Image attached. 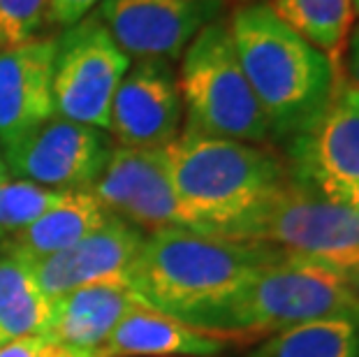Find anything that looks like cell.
<instances>
[{
	"mask_svg": "<svg viewBox=\"0 0 359 357\" xmlns=\"http://www.w3.org/2000/svg\"><path fill=\"white\" fill-rule=\"evenodd\" d=\"M49 26V0H0V49L42 37Z\"/></svg>",
	"mask_w": 359,
	"mask_h": 357,
	"instance_id": "obj_22",
	"label": "cell"
},
{
	"mask_svg": "<svg viewBox=\"0 0 359 357\" xmlns=\"http://www.w3.org/2000/svg\"><path fill=\"white\" fill-rule=\"evenodd\" d=\"M88 193L111 216L140 230L190 227V218L174 193L163 149H130L114 144L102 174Z\"/></svg>",
	"mask_w": 359,
	"mask_h": 357,
	"instance_id": "obj_10",
	"label": "cell"
},
{
	"mask_svg": "<svg viewBox=\"0 0 359 357\" xmlns=\"http://www.w3.org/2000/svg\"><path fill=\"white\" fill-rule=\"evenodd\" d=\"M183 102L174 63L140 58L130 63L109 112L114 144L130 149H165L179 137Z\"/></svg>",
	"mask_w": 359,
	"mask_h": 357,
	"instance_id": "obj_12",
	"label": "cell"
},
{
	"mask_svg": "<svg viewBox=\"0 0 359 357\" xmlns=\"http://www.w3.org/2000/svg\"><path fill=\"white\" fill-rule=\"evenodd\" d=\"M65 193L37 186L33 181L7 179L0 184V244L28 227L63 200Z\"/></svg>",
	"mask_w": 359,
	"mask_h": 357,
	"instance_id": "obj_21",
	"label": "cell"
},
{
	"mask_svg": "<svg viewBox=\"0 0 359 357\" xmlns=\"http://www.w3.org/2000/svg\"><path fill=\"white\" fill-rule=\"evenodd\" d=\"M144 307L126 276L77 288L53 302V314L42 332L49 344L74 351H97L130 311Z\"/></svg>",
	"mask_w": 359,
	"mask_h": 357,
	"instance_id": "obj_15",
	"label": "cell"
},
{
	"mask_svg": "<svg viewBox=\"0 0 359 357\" xmlns=\"http://www.w3.org/2000/svg\"><path fill=\"white\" fill-rule=\"evenodd\" d=\"M271 12L334 63L343 56L355 24L353 0H269Z\"/></svg>",
	"mask_w": 359,
	"mask_h": 357,
	"instance_id": "obj_20",
	"label": "cell"
},
{
	"mask_svg": "<svg viewBox=\"0 0 359 357\" xmlns=\"http://www.w3.org/2000/svg\"><path fill=\"white\" fill-rule=\"evenodd\" d=\"M227 30L271 140H294L323 119L339 88L334 60L257 3L236 5Z\"/></svg>",
	"mask_w": 359,
	"mask_h": 357,
	"instance_id": "obj_1",
	"label": "cell"
},
{
	"mask_svg": "<svg viewBox=\"0 0 359 357\" xmlns=\"http://www.w3.org/2000/svg\"><path fill=\"white\" fill-rule=\"evenodd\" d=\"M53 37L0 49V151L24 140L56 114Z\"/></svg>",
	"mask_w": 359,
	"mask_h": 357,
	"instance_id": "obj_14",
	"label": "cell"
},
{
	"mask_svg": "<svg viewBox=\"0 0 359 357\" xmlns=\"http://www.w3.org/2000/svg\"><path fill=\"white\" fill-rule=\"evenodd\" d=\"M53 109L56 116L109 130V112L130 58L97 17L88 12L53 37Z\"/></svg>",
	"mask_w": 359,
	"mask_h": 357,
	"instance_id": "obj_7",
	"label": "cell"
},
{
	"mask_svg": "<svg viewBox=\"0 0 359 357\" xmlns=\"http://www.w3.org/2000/svg\"><path fill=\"white\" fill-rule=\"evenodd\" d=\"M186 133L264 147L271 130L241 70L227 21H216L188 44L177 72Z\"/></svg>",
	"mask_w": 359,
	"mask_h": 357,
	"instance_id": "obj_5",
	"label": "cell"
},
{
	"mask_svg": "<svg viewBox=\"0 0 359 357\" xmlns=\"http://www.w3.org/2000/svg\"><path fill=\"white\" fill-rule=\"evenodd\" d=\"M100 0H49V26L67 28L77 24L88 12L95 10Z\"/></svg>",
	"mask_w": 359,
	"mask_h": 357,
	"instance_id": "obj_24",
	"label": "cell"
},
{
	"mask_svg": "<svg viewBox=\"0 0 359 357\" xmlns=\"http://www.w3.org/2000/svg\"><path fill=\"white\" fill-rule=\"evenodd\" d=\"M114 151L107 130L53 116L3 151L7 172L58 193L88 191Z\"/></svg>",
	"mask_w": 359,
	"mask_h": 357,
	"instance_id": "obj_8",
	"label": "cell"
},
{
	"mask_svg": "<svg viewBox=\"0 0 359 357\" xmlns=\"http://www.w3.org/2000/svg\"><path fill=\"white\" fill-rule=\"evenodd\" d=\"M60 357H100L97 351H74V348H67V351Z\"/></svg>",
	"mask_w": 359,
	"mask_h": 357,
	"instance_id": "obj_27",
	"label": "cell"
},
{
	"mask_svg": "<svg viewBox=\"0 0 359 357\" xmlns=\"http://www.w3.org/2000/svg\"><path fill=\"white\" fill-rule=\"evenodd\" d=\"M353 10H355V19H359V0H353Z\"/></svg>",
	"mask_w": 359,
	"mask_h": 357,
	"instance_id": "obj_29",
	"label": "cell"
},
{
	"mask_svg": "<svg viewBox=\"0 0 359 357\" xmlns=\"http://www.w3.org/2000/svg\"><path fill=\"white\" fill-rule=\"evenodd\" d=\"M230 0H100L97 17L130 58L179 60L197 33L223 21Z\"/></svg>",
	"mask_w": 359,
	"mask_h": 357,
	"instance_id": "obj_9",
	"label": "cell"
},
{
	"mask_svg": "<svg viewBox=\"0 0 359 357\" xmlns=\"http://www.w3.org/2000/svg\"><path fill=\"white\" fill-rule=\"evenodd\" d=\"M236 5H246V3H257V0H234Z\"/></svg>",
	"mask_w": 359,
	"mask_h": 357,
	"instance_id": "obj_30",
	"label": "cell"
},
{
	"mask_svg": "<svg viewBox=\"0 0 359 357\" xmlns=\"http://www.w3.org/2000/svg\"><path fill=\"white\" fill-rule=\"evenodd\" d=\"M287 172L294 184L325 197L359 184V88L341 81L323 119L287 142Z\"/></svg>",
	"mask_w": 359,
	"mask_h": 357,
	"instance_id": "obj_11",
	"label": "cell"
},
{
	"mask_svg": "<svg viewBox=\"0 0 359 357\" xmlns=\"http://www.w3.org/2000/svg\"><path fill=\"white\" fill-rule=\"evenodd\" d=\"M325 318L359 323V288L316 262L283 253L190 328L220 339L269 337L292 325Z\"/></svg>",
	"mask_w": 359,
	"mask_h": 357,
	"instance_id": "obj_4",
	"label": "cell"
},
{
	"mask_svg": "<svg viewBox=\"0 0 359 357\" xmlns=\"http://www.w3.org/2000/svg\"><path fill=\"white\" fill-rule=\"evenodd\" d=\"M250 357H359V323L325 318L269 334Z\"/></svg>",
	"mask_w": 359,
	"mask_h": 357,
	"instance_id": "obj_19",
	"label": "cell"
},
{
	"mask_svg": "<svg viewBox=\"0 0 359 357\" xmlns=\"http://www.w3.org/2000/svg\"><path fill=\"white\" fill-rule=\"evenodd\" d=\"M67 351L65 346L49 344L42 334L24 337L0 346V357H60Z\"/></svg>",
	"mask_w": 359,
	"mask_h": 357,
	"instance_id": "obj_23",
	"label": "cell"
},
{
	"mask_svg": "<svg viewBox=\"0 0 359 357\" xmlns=\"http://www.w3.org/2000/svg\"><path fill=\"white\" fill-rule=\"evenodd\" d=\"M53 302L26 262L0 253V346L47 330Z\"/></svg>",
	"mask_w": 359,
	"mask_h": 357,
	"instance_id": "obj_18",
	"label": "cell"
},
{
	"mask_svg": "<svg viewBox=\"0 0 359 357\" xmlns=\"http://www.w3.org/2000/svg\"><path fill=\"white\" fill-rule=\"evenodd\" d=\"M163 156L190 227L211 237H225L290 184L287 163L259 144L183 130Z\"/></svg>",
	"mask_w": 359,
	"mask_h": 357,
	"instance_id": "obj_3",
	"label": "cell"
},
{
	"mask_svg": "<svg viewBox=\"0 0 359 357\" xmlns=\"http://www.w3.org/2000/svg\"><path fill=\"white\" fill-rule=\"evenodd\" d=\"M346 74H348V81L353 86L359 88V19H355L353 28L348 33V42H346Z\"/></svg>",
	"mask_w": 359,
	"mask_h": 357,
	"instance_id": "obj_25",
	"label": "cell"
},
{
	"mask_svg": "<svg viewBox=\"0 0 359 357\" xmlns=\"http://www.w3.org/2000/svg\"><path fill=\"white\" fill-rule=\"evenodd\" d=\"M144 239L147 234L140 227L118 216H109L88 237L28 267L40 290L51 302H58L77 288L126 276Z\"/></svg>",
	"mask_w": 359,
	"mask_h": 357,
	"instance_id": "obj_13",
	"label": "cell"
},
{
	"mask_svg": "<svg viewBox=\"0 0 359 357\" xmlns=\"http://www.w3.org/2000/svg\"><path fill=\"white\" fill-rule=\"evenodd\" d=\"M223 239L280 248L359 288V214L292 179Z\"/></svg>",
	"mask_w": 359,
	"mask_h": 357,
	"instance_id": "obj_6",
	"label": "cell"
},
{
	"mask_svg": "<svg viewBox=\"0 0 359 357\" xmlns=\"http://www.w3.org/2000/svg\"><path fill=\"white\" fill-rule=\"evenodd\" d=\"M283 253L264 244L167 227L144 239L126 278L147 307L193 325Z\"/></svg>",
	"mask_w": 359,
	"mask_h": 357,
	"instance_id": "obj_2",
	"label": "cell"
},
{
	"mask_svg": "<svg viewBox=\"0 0 359 357\" xmlns=\"http://www.w3.org/2000/svg\"><path fill=\"white\" fill-rule=\"evenodd\" d=\"M10 179V172H7V165H5V158H3V151H0V184Z\"/></svg>",
	"mask_w": 359,
	"mask_h": 357,
	"instance_id": "obj_28",
	"label": "cell"
},
{
	"mask_svg": "<svg viewBox=\"0 0 359 357\" xmlns=\"http://www.w3.org/2000/svg\"><path fill=\"white\" fill-rule=\"evenodd\" d=\"M223 348L225 341L220 337L144 304L130 311L97 353L100 357H213Z\"/></svg>",
	"mask_w": 359,
	"mask_h": 357,
	"instance_id": "obj_16",
	"label": "cell"
},
{
	"mask_svg": "<svg viewBox=\"0 0 359 357\" xmlns=\"http://www.w3.org/2000/svg\"><path fill=\"white\" fill-rule=\"evenodd\" d=\"M111 214L95 200L93 193H65L56 207H51L47 214L3 241L0 253L17 257L26 264H35L88 237Z\"/></svg>",
	"mask_w": 359,
	"mask_h": 357,
	"instance_id": "obj_17",
	"label": "cell"
},
{
	"mask_svg": "<svg viewBox=\"0 0 359 357\" xmlns=\"http://www.w3.org/2000/svg\"><path fill=\"white\" fill-rule=\"evenodd\" d=\"M332 200H339L343 204H348L350 209H355L357 214H359V184L346 188V191H341L339 195H334Z\"/></svg>",
	"mask_w": 359,
	"mask_h": 357,
	"instance_id": "obj_26",
	"label": "cell"
}]
</instances>
